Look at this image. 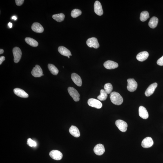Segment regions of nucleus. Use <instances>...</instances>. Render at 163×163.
Here are the masks:
<instances>
[{
  "instance_id": "1",
  "label": "nucleus",
  "mask_w": 163,
  "mask_h": 163,
  "mask_svg": "<svg viewBox=\"0 0 163 163\" xmlns=\"http://www.w3.org/2000/svg\"><path fill=\"white\" fill-rule=\"evenodd\" d=\"M110 97L112 102L115 105H121L123 102V99L122 97L117 92H112L110 94Z\"/></svg>"
},
{
  "instance_id": "2",
  "label": "nucleus",
  "mask_w": 163,
  "mask_h": 163,
  "mask_svg": "<svg viewBox=\"0 0 163 163\" xmlns=\"http://www.w3.org/2000/svg\"><path fill=\"white\" fill-rule=\"evenodd\" d=\"M128 86L127 88L130 92H134L136 90L137 83L134 79H129L127 80Z\"/></svg>"
},
{
  "instance_id": "3",
  "label": "nucleus",
  "mask_w": 163,
  "mask_h": 163,
  "mask_svg": "<svg viewBox=\"0 0 163 163\" xmlns=\"http://www.w3.org/2000/svg\"><path fill=\"white\" fill-rule=\"evenodd\" d=\"M12 52L14 57V62H19L21 58L22 55V52L20 49L19 47H14L13 49Z\"/></svg>"
},
{
  "instance_id": "4",
  "label": "nucleus",
  "mask_w": 163,
  "mask_h": 163,
  "mask_svg": "<svg viewBox=\"0 0 163 163\" xmlns=\"http://www.w3.org/2000/svg\"><path fill=\"white\" fill-rule=\"evenodd\" d=\"M68 91L69 94L74 101H78L79 100V94L75 88L72 87H69Z\"/></svg>"
},
{
  "instance_id": "5",
  "label": "nucleus",
  "mask_w": 163,
  "mask_h": 163,
  "mask_svg": "<svg viewBox=\"0 0 163 163\" xmlns=\"http://www.w3.org/2000/svg\"><path fill=\"white\" fill-rule=\"evenodd\" d=\"M88 105L90 106L97 109H100L102 107V103L98 100L94 99H90L88 101Z\"/></svg>"
},
{
  "instance_id": "6",
  "label": "nucleus",
  "mask_w": 163,
  "mask_h": 163,
  "mask_svg": "<svg viewBox=\"0 0 163 163\" xmlns=\"http://www.w3.org/2000/svg\"><path fill=\"white\" fill-rule=\"evenodd\" d=\"M86 44L90 48L97 49L99 47L98 40L95 38L92 37L88 39L86 41Z\"/></svg>"
},
{
  "instance_id": "7",
  "label": "nucleus",
  "mask_w": 163,
  "mask_h": 163,
  "mask_svg": "<svg viewBox=\"0 0 163 163\" xmlns=\"http://www.w3.org/2000/svg\"><path fill=\"white\" fill-rule=\"evenodd\" d=\"M115 124L117 128L122 132L126 131L128 128V124L124 121L118 120L116 121Z\"/></svg>"
},
{
  "instance_id": "8",
  "label": "nucleus",
  "mask_w": 163,
  "mask_h": 163,
  "mask_svg": "<svg viewBox=\"0 0 163 163\" xmlns=\"http://www.w3.org/2000/svg\"><path fill=\"white\" fill-rule=\"evenodd\" d=\"M31 73L34 77H40L43 76V71L41 67L37 65L33 69Z\"/></svg>"
},
{
  "instance_id": "9",
  "label": "nucleus",
  "mask_w": 163,
  "mask_h": 163,
  "mask_svg": "<svg viewBox=\"0 0 163 163\" xmlns=\"http://www.w3.org/2000/svg\"><path fill=\"white\" fill-rule=\"evenodd\" d=\"M49 155L51 158L57 160H61L63 157L62 153L57 150H52L50 152Z\"/></svg>"
},
{
  "instance_id": "10",
  "label": "nucleus",
  "mask_w": 163,
  "mask_h": 163,
  "mask_svg": "<svg viewBox=\"0 0 163 163\" xmlns=\"http://www.w3.org/2000/svg\"><path fill=\"white\" fill-rule=\"evenodd\" d=\"M94 10L95 13L98 15L101 16L103 13V10L101 3L98 1H96L94 5Z\"/></svg>"
},
{
  "instance_id": "11",
  "label": "nucleus",
  "mask_w": 163,
  "mask_h": 163,
  "mask_svg": "<svg viewBox=\"0 0 163 163\" xmlns=\"http://www.w3.org/2000/svg\"><path fill=\"white\" fill-rule=\"evenodd\" d=\"M153 141L151 137H147L145 138L142 141L141 145L144 148H148L153 145Z\"/></svg>"
},
{
  "instance_id": "12",
  "label": "nucleus",
  "mask_w": 163,
  "mask_h": 163,
  "mask_svg": "<svg viewBox=\"0 0 163 163\" xmlns=\"http://www.w3.org/2000/svg\"><path fill=\"white\" fill-rule=\"evenodd\" d=\"M104 66L107 69H113L118 68V65L117 63L111 61H108L104 63Z\"/></svg>"
},
{
  "instance_id": "13",
  "label": "nucleus",
  "mask_w": 163,
  "mask_h": 163,
  "mask_svg": "<svg viewBox=\"0 0 163 163\" xmlns=\"http://www.w3.org/2000/svg\"><path fill=\"white\" fill-rule=\"evenodd\" d=\"M157 86V83H154L150 85L148 87L147 89L145 92V95L146 97H150V95L153 94L154 92L155 88H156Z\"/></svg>"
},
{
  "instance_id": "14",
  "label": "nucleus",
  "mask_w": 163,
  "mask_h": 163,
  "mask_svg": "<svg viewBox=\"0 0 163 163\" xmlns=\"http://www.w3.org/2000/svg\"><path fill=\"white\" fill-rule=\"evenodd\" d=\"M94 151L96 154L97 155H102L105 152L104 147L102 144H98L94 147Z\"/></svg>"
},
{
  "instance_id": "15",
  "label": "nucleus",
  "mask_w": 163,
  "mask_h": 163,
  "mask_svg": "<svg viewBox=\"0 0 163 163\" xmlns=\"http://www.w3.org/2000/svg\"><path fill=\"white\" fill-rule=\"evenodd\" d=\"M31 28L33 31L38 33H41L44 31V28L42 25L38 23H34L32 24Z\"/></svg>"
},
{
  "instance_id": "16",
  "label": "nucleus",
  "mask_w": 163,
  "mask_h": 163,
  "mask_svg": "<svg viewBox=\"0 0 163 163\" xmlns=\"http://www.w3.org/2000/svg\"><path fill=\"white\" fill-rule=\"evenodd\" d=\"M71 79L72 81L78 86H81L82 85V80L81 78L77 73H72L71 75Z\"/></svg>"
},
{
  "instance_id": "17",
  "label": "nucleus",
  "mask_w": 163,
  "mask_h": 163,
  "mask_svg": "<svg viewBox=\"0 0 163 163\" xmlns=\"http://www.w3.org/2000/svg\"><path fill=\"white\" fill-rule=\"evenodd\" d=\"M139 116L143 119H147L149 117V114L147 110L143 106L139 107Z\"/></svg>"
},
{
  "instance_id": "18",
  "label": "nucleus",
  "mask_w": 163,
  "mask_h": 163,
  "mask_svg": "<svg viewBox=\"0 0 163 163\" xmlns=\"http://www.w3.org/2000/svg\"><path fill=\"white\" fill-rule=\"evenodd\" d=\"M14 94L18 97L22 98H27L28 97V95L24 90L21 88H16L14 90Z\"/></svg>"
},
{
  "instance_id": "19",
  "label": "nucleus",
  "mask_w": 163,
  "mask_h": 163,
  "mask_svg": "<svg viewBox=\"0 0 163 163\" xmlns=\"http://www.w3.org/2000/svg\"><path fill=\"white\" fill-rule=\"evenodd\" d=\"M58 51L62 55L68 57L72 55L70 51L65 47L61 46L58 48Z\"/></svg>"
},
{
  "instance_id": "20",
  "label": "nucleus",
  "mask_w": 163,
  "mask_h": 163,
  "mask_svg": "<svg viewBox=\"0 0 163 163\" xmlns=\"http://www.w3.org/2000/svg\"><path fill=\"white\" fill-rule=\"evenodd\" d=\"M149 56L148 52L146 51H143L139 53L137 56L136 58L138 61L141 62L144 61L147 59Z\"/></svg>"
},
{
  "instance_id": "21",
  "label": "nucleus",
  "mask_w": 163,
  "mask_h": 163,
  "mask_svg": "<svg viewBox=\"0 0 163 163\" xmlns=\"http://www.w3.org/2000/svg\"><path fill=\"white\" fill-rule=\"evenodd\" d=\"M70 133L76 137H78L80 136V133L79 130L75 126H72L69 129Z\"/></svg>"
},
{
  "instance_id": "22",
  "label": "nucleus",
  "mask_w": 163,
  "mask_h": 163,
  "mask_svg": "<svg viewBox=\"0 0 163 163\" xmlns=\"http://www.w3.org/2000/svg\"><path fill=\"white\" fill-rule=\"evenodd\" d=\"M158 22V19L156 17H153L150 19L149 23V26L150 28H154L157 26Z\"/></svg>"
},
{
  "instance_id": "23",
  "label": "nucleus",
  "mask_w": 163,
  "mask_h": 163,
  "mask_svg": "<svg viewBox=\"0 0 163 163\" xmlns=\"http://www.w3.org/2000/svg\"><path fill=\"white\" fill-rule=\"evenodd\" d=\"M25 41L28 44L33 47H36L39 45L38 42L32 38L27 37L25 39Z\"/></svg>"
},
{
  "instance_id": "24",
  "label": "nucleus",
  "mask_w": 163,
  "mask_h": 163,
  "mask_svg": "<svg viewBox=\"0 0 163 163\" xmlns=\"http://www.w3.org/2000/svg\"><path fill=\"white\" fill-rule=\"evenodd\" d=\"M65 16L63 13L54 14L53 15L52 18L56 21L61 22L64 20Z\"/></svg>"
},
{
  "instance_id": "25",
  "label": "nucleus",
  "mask_w": 163,
  "mask_h": 163,
  "mask_svg": "<svg viewBox=\"0 0 163 163\" xmlns=\"http://www.w3.org/2000/svg\"><path fill=\"white\" fill-rule=\"evenodd\" d=\"M48 68L51 73L53 74V75H56L58 73L59 70L53 64H48Z\"/></svg>"
},
{
  "instance_id": "26",
  "label": "nucleus",
  "mask_w": 163,
  "mask_h": 163,
  "mask_svg": "<svg viewBox=\"0 0 163 163\" xmlns=\"http://www.w3.org/2000/svg\"><path fill=\"white\" fill-rule=\"evenodd\" d=\"M100 92V95L98 96V99L101 101L106 100L107 98L108 94L104 90H101Z\"/></svg>"
},
{
  "instance_id": "27",
  "label": "nucleus",
  "mask_w": 163,
  "mask_h": 163,
  "mask_svg": "<svg viewBox=\"0 0 163 163\" xmlns=\"http://www.w3.org/2000/svg\"><path fill=\"white\" fill-rule=\"evenodd\" d=\"M149 18V13L146 11H144L141 12L140 19L141 21H145Z\"/></svg>"
},
{
  "instance_id": "28",
  "label": "nucleus",
  "mask_w": 163,
  "mask_h": 163,
  "mask_svg": "<svg viewBox=\"0 0 163 163\" xmlns=\"http://www.w3.org/2000/svg\"><path fill=\"white\" fill-rule=\"evenodd\" d=\"M104 88L105 91L107 94H110L112 93V90H113V86L110 83H107L105 84Z\"/></svg>"
},
{
  "instance_id": "29",
  "label": "nucleus",
  "mask_w": 163,
  "mask_h": 163,
  "mask_svg": "<svg viewBox=\"0 0 163 163\" xmlns=\"http://www.w3.org/2000/svg\"><path fill=\"white\" fill-rule=\"evenodd\" d=\"M81 11L79 9H75L72 10L71 12V16L72 18H76L81 15Z\"/></svg>"
},
{
  "instance_id": "30",
  "label": "nucleus",
  "mask_w": 163,
  "mask_h": 163,
  "mask_svg": "<svg viewBox=\"0 0 163 163\" xmlns=\"http://www.w3.org/2000/svg\"><path fill=\"white\" fill-rule=\"evenodd\" d=\"M27 144L30 146L32 147H35L37 145V144L34 141L32 140L31 139L29 138L27 140Z\"/></svg>"
},
{
  "instance_id": "31",
  "label": "nucleus",
  "mask_w": 163,
  "mask_h": 163,
  "mask_svg": "<svg viewBox=\"0 0 163 163\" xmlns=\"http://www.w3.org/2000/svg\"><path fill=\"white\" fill-rule=\"evenodd\" d=\"M157 64L159 66H163V56L159 59L157 61Z\"/></svg>"
},
{
  "instance_id": "32",
  "label": "nucleus",
  "mask_w": 163,
  "mask_h": 163,
  "mask_svg": "<svg viewBox=\"0 0 163 163\" xmlns=\"http://www.w3.org/2000/svg\"><path fill=\"white\" fill-rule=\"evenodd\" d=\"M24 0H16L15 2L16 5L18 6H20L24 2Z\"/></svg>"
},
{
  "instance_id": "33",
  "label": "nucleus",
  "mask_w": 163,
  "mask_h": 163,
  "mask_svg": "<svg viewBox=\"0 0 163 163\" xmlns=\"http://www.w3.org/2000/svg\"><path fill=\"white\" fill-rule=\"evenodd\" d=\"M5 58L4 56H1L0 57V65H1L3 62L5 61Z\"/></svg>"
},
{
  "instance_id": "34",
  "label": "nucleus",
  "mask_w": 163,
  "mask_h": 163,
  "mask_svg": "<svg viewBox=\"0 0 163 163\" xmlns=\"http://www.w3.org/2000/svg\"><path fill=\"white\" fill-rule=\"evenodd\" d=\"M8 26L10 28H12V23H9L8 24Z\"/></svg>"
},
{
  "instance_id": "35",
  "label": "nucleus",
  "mask_w": 163,
  "mask_h": 163,
  "mask_svg": "<svg viewBox=\"0 0 163 163\" xmlns=\"http://www.w3.org/2000/svg\"><path fill=\"white\" fill-rule=\"evenodd\" d=\"M4 52V50L3 49H0V54H3Z\"/></svg>"
},
{
  "instance_id": "36",
  "label": "nucleus",
  "mask_w": 163,
  "mask_h": 163,
  "mask_svg": "<svg viewBox=\"0 0 163 163\" xmlns=\"http://www.w3.org/2000/svg\"><path fill=\"white\" fill-rule=\"evenodd\" d=\"M12 19H14V20H16L17 19V17L16 16H13L12 18Z\"/></svg>"
},
{
  "instance_id": "37",
  "label": "nucleus",
  "mask_w": 163,
  "mask_h": 163,
  "mask_svg": "<svg viewBox=\"0 0 163 163\" xmlns=\"http://www.w3.org/2000/svg\"><path fill=\"white\" fill-rule=\"evenodd\" d=\"M68 58H70V56H68Z\"/></svg>"
}]
</instances>
